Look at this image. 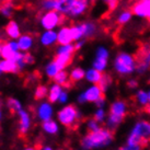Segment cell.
<instances>
[{"mask_svg": "<svg viewBox=\"0 0 150 150\" xmlns=\"http://www.w3.org/2000/svg\"><path fill=\"white\" fill-rule=\"evenodd\" d=\"M113 140L112 133L105 128H100L96 132H90L87 136L82 139L81 146L84 149H98L110 145Z\"/></svg>", "mask_w": 150, "mask_h": 150, "instance_id": "6da1fadb", "label": "cell"}, {"mask_svg": "<svg viewBox=\"0 0 150 150\" xmlns=\"http://www.w3.org/2000/svg\"><path fill=\"white\" fill-rule=\"evenodd\" d=\"M136 65H137V62L135 57L125 52L118 53L113 64L115 71L121 76L132 75L134 71H136Z\"/></svg>", "mask_w": 150, "mask_h": 150, "instance_id": "7a4b0ae2", "label": "cell"}, {"mask_svg": "<svg viewBox=\"0 0 150 150\" xmlns=\"http://www.w3.org/2000/svg\"><path fill=\"white\" fill-rule=\"evenodd\" d=\"M150 138V123L146 121L138 122L135 124L132 132L129 134L128 142L129 144H146L147 139Z\"/></svg>", "mask_w": 150, "mask_h": 150, "instance_id": "3957f363", "label": "cell"}, {"mask_svg": "<svg viewBox=\"0 0 150 150\" xmlns=\"http://www.w3.org/2000/svg\"><path fill=\"white\" fill-rule=\"evenodd\" d=\"M64 14L56 10L45 11L40 18V24L44 30H55L63 23Z\"/></svg>", "mask_w": 150, "mask_h": 150, "instance_id": "277c9868", "label": "cell"}, {"mask_svg": "<svg viewBox=\"0 0 150 150\" xmlns=\"http://www.w3.org/2000/svg\"><path fill=\"white\" fill-rule=\"evenodd\" d=\"M57 118L60 124L70 127L80 118V113L74 105H67L58 112Z\"/></svg>", "mask_w": 150, "mask_h": 150, "instance_id": "5b68a950", "label": "cell"}, {"mask_svg": "<svg viewBox=\"0 0 150 150\" xmlns=\"http://www.w3.org/2000/svg\"><path fill=\"white\" fill-rule=\"evenodd\" d=\"M108 58H110V52L108 48L105 46H99L96 50V55H94V59L92 62V67L96 68V70L103 72L108 67Z\"/></svg>", "mask_w": 150, "mask_h": 150, "instance_id": "8992f818", "label": "cell"}, {"mask_svg": "<svg viewBox=\"0 0 150 150\" xmlns=\"http://www.w3.org/2000/svg\"><path fill=\"white\" fill-rule=\"evenodd\" d=\"M103 90L101 89L99 84H93L91 87H89L84 92L78 96V102L79 103H86V102H94L99 100L100 98L103 96Z\"/></svg>", "mask_w": 150, "mask_h": 150, "instance_id": "52a82bcc", "label": "cell"}, {"mask_svg": "<svg viewBox=\"0 0 150 150\" xmlns=\"http://www.w3.org/2000/svg\"><path fill=\"white\" fill-rule=\"evenodd\" d=\"M134 16L139 18H145L150 21V0H139L133 6Z\"/></svg>", "mask_w": 150, "mask_h": 150, "instance_id": "ba28073f", "label": "cell"}, {"mask_svg": "<svg viewBox=\"0 0 150 150\" xmlns=\"http://www.w3.org/2000/svg\"><path fill=\"white\" fill-rule=\"evenodd\" d=\"M89 8V0H76L74 4L71 6L70 11L67 17L69 18H78L86 13Z\"/></svg>", "mask_w": 150, "mask_h": 150, "instance_id": "9c48e42d", "label": "cell"}, {"mask_svg": "<svg viewBox=\"0 0 150 150\" xmlns=\"http://www.w3.org/2000/svg\"><path fill=\"white\" fill-rule=\"evenodd\" d=\"M53 106L50 105V103L47 102H42L41 104L38 105L36 108V115L41 121H50L53 117Z\"/></svg>", "mask_w": 150, "mask_h": 150, "instance_id": "30bf717a", "label": "cell"}, {"mask_svg": "<svg viewBox=\"0 0 150 150\" xmlns=\"http://www.w3.org/2000/svg\"><path fill=\"white\" fill-rule=\"evenodd\" d=\"M70 43H74V38H72L70 26L59 28L57 31V44L65 45V44H70Z\"/></svg>", "mask_w": 150, "mask_h": 150, "instance_id": "8fae6325", "label": "cell"}, {"mask_svg": "<svg viewBox=\"0 0 150 150\" xmlns=\"http://www.w3.org/2000/svg\"><path fill=\"white\" fill-rule=\"evenodd\" d=\"M40 43L41 45L45 47L53 46L57 43V31L55 30H45L41 36H40Z\"/></svg>", "mask_w": 150, "mask_h": 150, "instance_id": "7c38bea8", "label": "cell"}, {"mask_svg": "<svg viewBox=\"0 0 150 150\" xmlns=\"http://www.w3.org/2000/svg\"><path fill=\"white\" fill-rule=\"evenodd\" d=\"M4 32L7 34L10 40H18L21 36V30H20V25L17 21L14 20H10V21L6 24L4 28Z\"/></svg>", "mask_w": 150, "mask_h": 150, "instance_id": "4fadbf2b", "label": "cell"}, {"mask_svg": "<svg viewBox=\"0 0 150 150\" xmlns=\"http://www.w3.org/2000/svg\"><path fill=\"white\" fill-rule=\"evenodd\" d=\"M19 120H20V123H19V130L21 134H26L28 130L31 127V117H30V114L24 110H21L19 112Z\"/></svg>", "mask_w": 150, "mask_h": 150, "instance_id": "5bb4252c", "label": "cell"}, {"mask_svg": "<svg viewBox=\"0 0 150 150\" xmlns=\"http://www.w3.org/2000/svg\"><path fill=\"white\" fill-rule=\"evenodd\" d=\"M0 70L6 74H18L19 71H21L16 62L4 58L0 60Z\"/></svg>", "mask_w": 150, "mask_h": 150, "instance_id": "9a60e30c", "label": "cell"}, {"mask_svg": "<svg viewBox=\"0 0 150 150\" xmlns=\"http://www.w3.org/2000/svg\"><path fill=\"white\" fill-rule=\"evenodd\" d=\"M18 43H19V47H20V50L25 53V52H29L32 46L34 44V40L33 36L30 35V34H21V36L17 40Z\"/></svg>", "mask_w": 150, "mask_h": 150, "instance_id": "2e32d148", "label": "cell"}, {"mask_svg": "<svg viewBox=\"0 0 150 150\" xmlns=\"http://www.w3.org/2000/svg\"><path fill=\"white\" fill-rule=\"evenodd\" d=\"M80 25H81V29H82V32H83V38H90L92 36H94V34L96 33V24L93 21H84V22H80Z\"/></svg>", "mask_w": 150, "mask_h": 150, "instance_id": "e0dca14e", "label": "cell"}, {"mask_svg": "<svg viewBox=\"0 0 150 150\" xmlns=\"http://www.w3.org/2000/svg\"><path fill=\"white\" fill-rule=\"evenodd\" d=\"M102 72L99 70H96V68H90V69H88L86 71V76H84V78L87 79V81H89L90 83L92 84H99V82L101 81L102 79Z\"/></svg>", "mask_w": 150, "mask_h": 150, "instance_id": "ac0fdd59", "label": "cell"}, {"mask_svg": "<svg viewBox=\"0 0 150 150\" xmlns=\"http://www.w3.org/2000/svg\"><path fill=\"white\" fill-rule=\"evenodd\" d=\"M76 0H56V7L55 10L60 12L64 16H68V13L70 11L71 6L74 4Z\"/></svg>", "mask_w": 150, "mask_h": 150, "instance_id": "d6986e66", "label": "cell"}, {"mask_svg": "<svg viewBox=\"0 0 150 150\" xmlns=\"http://www.w3.org/2000/svg\"><path fill=\"white\" fill-rule=\"evenodd\" d=\"M63 91L64 90L60 84L56 83V82H55L54 84H52V87L48 89V94H47V96H48V101H50V103L57 102Z\"/></svg>", "mask_w": 150, "mask_h": 150, "instance_id": "ffe728a7", "label": "cell"}, {"mask_svg": "<svg viewBox=\"0 0 150 150\" xmlns=\"http://www.w3.org/2000/svg\"><path fill=\"white\" fill-rule=\"evenodd\" d=\"M13 10H14V6L11 0H6L0 6V14L7 19H10L12 17Z\"/></svg>", "mask_w": 150, "mask_h": 150, "instance_id": "44dd1931", "label": "cell"}, {"mask_svg": "<svg viewBox=\"0 0 150 150\" xmlns=\"http://www.w3.org/2000/svg\"><path fill=\"white\" fill-rule=\"evenodd\" d=\"M110 112L115 115H120V116H125L126 114V104L123 101H116L111 105V110Z\"/></svg>", "mask_w": 150, "mask_h": 150, "instance_id": "7402d4cb", "label": "cell"}, {"mask_svg": "<svg viewBox=\"0 0 150 150\" xmlns=\"http://www.w3.org/2000/svg\"><path fill=\"white\" fill-rule=\"evenodd\" d=\"M71 59H72V55H56V57H55V62L56 64L59 66V68L63 70L65 69L69 64L71 63Z\"/></svg>", "mask_w": 150, "mask_h": 150, "instance_id": "603a6c76", "label": "cell"}, {"mask_svg": "<svg viewBox=\"0 0 150 150\" xmlns=\"http://www.w3.org/2000/svg\"><path fill=\"white\" fill-rule=\"evenodd\" d=\"M42 127L44 129V132L50 134V135H55V134L58 132V124L55 121H53V120L43 122Z\"/></svg>", "mask_w": 150, "mask_h": 150, "instance_id": "cb8c5ba5", "label": "cell"}, {"mask_svg": "<svg viewBox=\"0 0 150 150\" xmlns=\"http://www.w3.org/2000/svg\"><path fill=\"white\" fill-rule=\"evenodd\" d=\"M76 52V47L74 43L70 44H65V45H59L56 50V55H74Z\"/></svg>", "mask_w": 150, "mask_h": 150, "instance_id": "d4e9b609", "label": "cell"}, {"mask_svg": "<svg viewBox=\"0 0 150 150\" xmlns=\"http://www.w3.org/2000/svg\"><path fill=\"white\" fill-rule=\"evenodd\" d=\"M60 70H62V69L59 68V66L56 64L55 60L50 62V64H47V66L45 67L46 75H47V77H50V78H54L55 76L57 75Z\"/></svg>", "mask_w": 150, "mask_h": 150, "instance_id": "484cf974", "label": "cell"}, {"mask_svg": "<svg viewBox=\"0 0 150 150\" xmlns=\"http://www.w3.org/2000/svg\"><path fill=\"white\" fill-rule=\"evenodd\" d=\"M133 16H134V13H133V11H130V10L122 11V12L118 14V17H117V23L120 25L127 24V23L132 20Z\"/></svg>", "mask_w": 150, "mask_h": 150, "instance_id": "4316f807", "label": "cell"}, {"mask_svg": "<svg viewBox=\"0 0 150 150\" xmlns=\"http://www.w3.org/2000/svg\"><path fill=\"white\" fill-rule=\"evenodd\" d=\"M54 81L56 82V83L60 84V86H66V87H69L68 86V79H69V76H68V74L66 72V70H60L57 74V75L55 76L54 78Z\"/></svg>", "mask_w": 150, "mask_h": 150, "instance_id": "83f0119b", "label": "cell"}, {"mask_svg": "<svg viewBox=\"0 0 150 150\" xmlns=\"http://www.w3.org/2000/svg\"><path fill=\"white\" fill-rule=\"evenodd\" d=\"M123 121V116L120 115H115L110 113V115L108 117V127L110 129H115L117 126L120 125V123Z\"/></svg>", "mask_w": 150, "mask_h": 150, "instance_id": "f1b7e54d", "label": "cell"}, {"mask_svg": "<svg viewBox=\"0 0 150 150\" xmlns=\"http://www.w3.org/2000/svg\"><path fill=\"white\" fill-rule=\"evenodd\" d=\"M20 52V50H19ZM16 53L17 52H13L12 50H11V47L8 45V43L6 42L4 43V45H2V47H1V50H0V54H1V57L4 59H11L13 58V56L16 55Z\"/></svg>", "mask_w": 150, "mask_h": 150, "instance_id": "f546056e", "label": "cell"}, {"mask_svg": "<svg viewBox=\"0 0 150 150\" xmlns=\"http://www.w3.org/2000/svg\"><path fill=\"white\" fill-rule=\"evenodd\" d=\"M84 76H86V71H84L82 68L77 67V68L71 70L70 75H69V78H70L71 81H80V80L83 79Z\"/></svg>", "mask_w": 150, "mask_h": 150, "instance_id": "4dcf8cb0", "label": "cell"}, {"mask_svg": "<svg viewBox=\"0 0 150 150\" xmlns=\"http://www.w3.org/2000/svg\"><path fill=\"white\" fill-rule=\"evenodd\" d=\"M70 29H71V33H72V38H74V42L83 38V32H82V29H81L80 23L71 25Z\"/></svg>", "mask_w": 150, "mask_h": 150, "instance_id": "1f68e13d", "label": "cell"}, {"mask_svg": "<svg viewBox=\"0 0 150 150\" xmlns=\"http://www.w3.org/2000/svg\"><path fill=\"white\" fill-rule=\"evenodd\" d=\"M7 105H8L9 110L11 112H17L19 113L22 110V105L20 103V101L17 100V99H13V98H10L7 102Z\"/></svg>", "mask_w": 150, "mask_h": 150, "instance_id": "d6a6232c", "label": "cell"}, {"mask_svg": "<svg viewBox=\"0 0 150 150\" xmlns=\"http://www.w3.org/2000/svg\"><path fill=\"white\" fill-rule=\"evenodd\" d=\"M150 67V62L148 60L147 58H144L142 60H139L136 65V71H137L138 74H145L148 69H149Z\"/></svg>", "mask_w": 150, "mask_h": 150, "instance_id": "836d02e7", "label": "cell"}, {"mask_svg": "<svg viewBox=\"0 0 150 150\" xmlns=\"http://www.w3.org/2000/svg\"><path fill=\"white\" fill-rule=\"evenodd\" d=\"M136 99H137V102L142 105H147L149 104V93L144 90H140V91L137 92L136 94Z\"/></svg>", "mask_w": 150, "mask_h": 150, "instance_id": "e575fe53", "label": "cell"}, {"mask_svg": "<svg viewBox=\"0 0 150 150\" xmlns=\"http://www.w3.org/2000/svg\"><path fill=\"white\" fill-rule=\"evenodd\" d=\"M48 94V89L45 86H38L35 90V99L36 100H42Z\"/></svg>", "mask_w": 150, "mask_h": 150, "instance_id": "d590c367", "label": "cell"}, {"mask_svg": "<svg viewBox=\"0 0 150 150\" xmlns=\"http://www.w3.org/2000/svg\"><path fill=\"white\" fill-rule=\"evenodd\" d=\"M55 7H56V0H42L41 1V8L44 11L55 10Z\"/></svg>", "mask_w": 150, "mask_h": 150, "instance_id": "8d00e7d4", "label": "cell"}, {"mask_svg": "<svg viewBox=\"0 0 150 150\" xmlns=\"http://www.w3.org/2000/svg\"><path fill=\"white\" fill-rule=\"evenodd\" d=\"M94 120L101 123L105 120V111L103 110V108H99L94 113Z\"/></svg>", "mask_w": 150, "mask_h": 150, "instance_id": "74e56055", "label": "cell"}, {"mask_svg": "<svg viewBox=\"0 0 150 150\" xmlns=\"http://www.w3.org/2000/svg\"><path fill=\"white\" fill-rule=\"evenodd\" d=\"M110 84H111V78H110L108 76H103L101 81L99 82V86H100L101 89H102L103 91H105V90L108 89Z\"/></svg>", "mask_w": 150, "mask_h": 150, "instance_id": "f35d334b", "label": "cell"}, {"mask_svg": "<svg viewBox=\"0 0 150 150\" xmlns=\"http://www.w3.org/2000/svg\"><path fill=\"white\" fill-rule=\"evenodd\" d=\"M88 129L90 130V132H96L98 129H100V125H99V122L96 121V120H90V121L88 122Z\"/></svg>", "mask_w": 150, "mask_h": 150, "instance_id": "ab89813d", "label": "cell"}, {"mask_svg": "<svg viewBox=\"0 0 150 150\" xmlns=\"http://www.w3.org/2000/svg\"><path fill=\"white\" fill-rule=\"evenodd\" d=\"M142 145L139 144H129L127 142V145L125 147H123L122 150H142Z\"/></svg>", "mask_w": 150, "mask_h": 150, "instance_id": "60d3db41", "label": "cell"}, {"mask_svg": "<svg viewBox=\"0 0 150 150\" xmlns=\"http://www.w3.org/2000/svg\"><path fill=\"white\" fill-rule=\"evenodd\" d=\"M23 59H24V63L26 65H32L34 63V56L29 52H25L24 56H23Z\"/></svg>", "mask_w": 150, "mask_h": 150, "instance_id": "b9f144b4", "label": "cell"}, {"mask_svg": "<svg viewBox=\"0 0 150 150\" xmlns=\"http://www.w3.org/2000/svg\"><path fill=\"white\" fill-rule=\"evenodd\" d=\"M110 10H114V9L117 7V4H118V0H102Z\"/></svg>", "mask_w": 150, "mask_h": 150, "instance_id": "7bdbcfd3", "label": "cell"}, {"mask_svg": "<svg viewBox=\"0 0 150 150\" xmlns=\"http://www.w3.org/2000/svg\"><path fill=\"white\" fill-rule=\"evenodd\" d=\"M8 45L11 47V50H13V52H19L20 50V47H19V43H18L17 40H10V41H8Z\"/></svg>", "mask_w": 150, "mask_h": 150, "instance_id": "ee69618b", "label": "cell"}, {"mask_svg": "<svg viewBox=\"0 0 150 150\" xmlns=\"http://www.w3.org/2000/svg\"><path fill=\"white\" fill-rule=\"evenodd\" d=\"M86 42H87V40H86V38H82V40H79V41H76V42L74 43V44H75V47H76V50H81V48L84 46Z\"/></svg>", "mask_w": 150, "mask_h": 150, "instance_id": "f6af8a7d", "label": "cell"}, {"mask_svg": "<svg viewBox=\"0 0 150 150\" xmlns=\"http://www.w3.org/2000/svg\"><path fill=\"white\" fill-rule=\"evenodd\" d=\"M67 101H68V93H67L66 91H63V92H62V94H60V96H59L58 102H59V103H63V104H65Z\"/></svg>", "mask_w": 150, "mask_h": 150, "instance_id": "bcb514c9", "label": "cell"}, {"mask_svg": "<svg viewBox=\"0 0 150 150\" xmlns=\"http://www.w3.org/2000/svg\"><path fill=\"white\" fill-rule=\"evenodd\" d=\"M128 87L129 88H132V89H135V88H137L138 86V81L137 80H135V79H130L128 80Z\"/></svg>", "mask_w": 150, "mask_h": 150, "instance_id": "7dc6e473", "label": "cell"}, {"mask_svg": "<svg viewBox=\"0 0 150 150\" xmlns=\"http://www.w3.org/2000/svg\"><path fill=\"white\" fill-rule=\"evenodd\" d=\"M96 106H98V108H103V106H104V104H105V99L103 98V96H102V98H100V99L96 102Z\"/></svg>", "mask_w": 150, "mask_h": 150, "instance_id": "c3c4849f", "label": "cell"}, {"mask_svg": "<svg viewBox=\"0 0 150 150\" xmlns=\"http://www.w3.org/2000/svg\"><path fill=\"white\" fill-rule=\"evenodd\" d=\"M145 58H147L150 62V50L146 53V55H145Z\"/></svg>", "mask_w": 150, "mask_h": 150, "instance_id": "681fc988", "label": "cell"}, {"mask_svg": "<svg viewBox=\"0 0 150 150\" xmlns=\"http://www.w3.org/2000/svg\"><path fill=\"white\" fill-rule=\"evenodd\" d=\"M38 150H53L50 147H43V148H40Z\"/></svg>", "mask_w": 150, "mask_h": 150, "instance_id": "f907efd6", "label": "cell"}, {"mask_svg": "<svg viewBox=\"0 0 150 150\" xmlns=\"http://www.w3.org/2000/svg\"><path fill=\"white\" fill-rule=\"evenodd\" d=\"M147 112L149 113V115H150V105L148 106V108H147Z\"/></svg>", "mask_w": 150, "mask_h": 150, "instance_id": "816d5d0a", "label": "cell"}, {"mask_svg": "<svg viewBox=\"0 0 150 150\" xmlns=\"http://www.w3.org/2000/svg\"><path fill=\"white\" fill-rule=\"evenodd\" d=\"M2 45H4V43L0 41V50H1V47H2Z\"/></svg>", "mask_w": 150, "mask_h": 150, "instance_id": "f5cc1de1", "label": "cell"}, {"mask_svg": "<svg viewBox=\"0 0 150 150\" xmlns=\"http://www.w3.org/2000/svg\"><path fill=\"white\" fill-rule=\"evenodd\" d=\"M24 150H35L34 148H26V149H24Z\"/></svg>", "mask_w": 150, "mask_h": 150, "instance_id": "db71d44e", "label": "cell"}, {"mask_svg": "<svg viewBox=\"0 0 150 150\" xmlns=\"http://www.w3.org/2000/svg\"><path fill=\"white\" fill-rule=\"evenodd\" d=\"M1 117H2V113H1V111H0V120H1Z\"/></svg>", "mask_w": 150, "mask_h": 150, "instance_id": "11a10c76", "label": "cell"}, {"mask_svg": "<svg viewBox=\"0 0 150 150\" xmlns=\"http://www.w3.org/2000/svg\"><path fill=\"white\" fill-rule=\"evenodd\" d=\"M148 93H149V104H150V91L148 92Z\"/></svg>", "mask_w": 150, "mask_h": 150, "instance_id": "9f6ffc18", "label": "cell"}, {"mask_svg": "<svg viewBox=\"0 0 150 150\" xmlns=\"http://www.w3.org/2000/svg\"><path fill=\"white\" fill-rule=\"evenodd\" d=\"M1 58H2V57H1V54H0V60H1Z\"/></svg>", "mask_w": 150, "mask_h": 150, "instance_id": "6f0895ef", "label": "cell"}, {"mask_svg": "<svg viewBox=\"0 0 150 150\" xmlns=\"http://www.w3.org/2000/svg\"><path fill=\"white\" fill-rule=\"evenodd\" d=\"M1 74H2V71H1V70H0V75H1Z\"/></svg>", "mask_w": 150, "mask_h": 150, "instance_id": "680465c9", "label": "cell"}, {"mask_svg": "<svg viewBox=\"0 0 150 150\" xmlns=\"http://www.w3.org/2000/svg\"><path fill=\"white\" fill-rule=\"evenodd\" d=\"M92 1H94V0H92Z\"/></svg>", "mask_w": 150, "mask_h": 150, "instance_id": "91938a15", "label": "cell"}, {"mask_svg": "<svg viewBox=\"0 0 150 150\" xmlns=\"http://www.w3.org/2000/svg\"><path fill=\"white\" fill-rule=\"evenodd\" d=\"M121 150H122V149H121Z\"/></svg>", "mask_w": 150, "mask_h": 150, "instance_id": "94428289", "label": "cell"}]
</instances>
